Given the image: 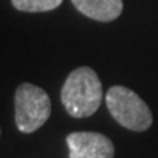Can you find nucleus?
Instances as JSON below:
<instances>
[{"instance_id": "nucleus-3", "label": "nucleus", "mask_w": 158, "mask_h": 158, "mask_svg": "<svg viewBox=\"0 0 158 158\" xmlns=\"http://www.w3.org/2000/svg\"><path fill=\"white\" fill-rule=\"evenodd\" d=\"M106 104L117 123L131 131H145L152 125V112L148 106L133 89L112 86L106 94Z\"/></svg>"}, {"instance_id": "nucleus-4", "label": "nucleus", "mask_w": 158, "mask_h": 158, "mask_svg": "<svg viewBox=\"0 0 158 158\" xmlns=\"http://www.w3.org/2000/svg\"><path fill=\"white\" fill-rule=\"evenodd\" d=\"M69 158H114L115 147L112 141L94 131L70 133L66 139Z\"/></svg>"}, {"instance_id": "nucleus-1", "label": "nucleus", "mask_w": 158, "mask_h": 158, "mask_svg": "<svg viewBox=\"0 0 158 158\" xmlns=\"http://www.w3.org/2000/svg\"><path fill=\"white\" fill-rule=\"evenodd\" d=\"M67 114L75 118L91 117L102 102V85L91 67H78L69 73L61 89Z\"/></svg>"}, {"instance_id": "nucleus-6", "label": "nucleus", "mask_w": 158, "mask_h": 158, "mask_svg": "<svg viewBox=\"0 0 158 158\" xmlns=\"http://www.w3.org/2000/svg\"><path fill=\"white\" fill-rule=\"evenodd\" d=\"M13 6L26 13H43L58 8L62 0H11Z\"/></svg>"}, {"instance_id": "nucleus-2", "label": "nucleus", "mask_w": 158, "mask_h": 158, "mask_svg": "<svg viewBox=\"0 0 158 158\" xmlns=\"http://www.w3.org/2000/svg\"><path fill=\"white\" fill-rule=\"evenodd\" d=\"M51 115V101L46 91L32 85L21 83L15 94V122L21 133H34L46 123Z\"/></svg>"}, {"instance_id": "nucleus-5", "label": "nucleus", "mask_w": 158, "mask_h": 158, "mask_svg": "<svg viewBox=\"0 0 158 158\" xmlns=\"http://www.w3.org/2000/svg\"><path fill=\"white\" fill-rule=\"evenodd\" d=\"M77 10L94 21H114L123 11L122 0H72Z\"/></svg>"}]
</instances>
